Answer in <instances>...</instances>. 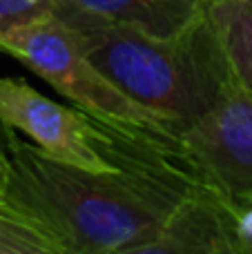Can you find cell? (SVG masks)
Wrapping results in <instances>:
<instances>
[{
    "instance_id": "1",
    "label": "cell",
    "mask_w": 252,
    "mask_h": 254,
    "mask_svg": "<svg viewBox=\"0 0 252 254\" xmlns=\"http://www.w3.org/2000/svg\"><path fill=\"white\" fill-rule=\"evenodd\" d=\"M194 188V176L172 163L89 172L11 131L0 149V203L40 225L65 254H138Z\"/></svg>"
},
{
    "instance_id": "2",
    "label": "cell",
    "mask_w": 252,
    "mask_h": 254,
    "mask_svg": "<svg viewBox=\"0 0 252 254\" xmlns=\"http://www.w3.org/2000/svg\"><path fill=\"white\" fill-rule=\"evenodd\" d=\"M69 29L85 56L121 92L177 121L181 129L203 116L235 78L205 9L170 36L119 22Z\"/></svg>"
},
{
    "instance_id": "3",
    "label": "cell",
    "mask_w": 252,
    "mask_h": 254,
    "mask_svg": "<svg viewBox=\"0 0 252 254\" xmlns=\"http://www.w3.org/2000/svg\"><path fill=\"white\" fill-rule=\"evenodd\" d=\"M0 49L25 63L34 74L74 101L80 112L103 125L181 147V125L121 92L85 56L71 29L54 13L45 11L2 27Z\"/></svg>"
},
{
    "instance_id": "4",
    "label": "cell",
    "mask_w": 252,
    "mask_h": 254,
    "mask_svg": "<svg viewBox=\"0 0 252 254\" xmlns=\"http://www.w3.org/2000/svg\"><path fill=\"white\" fill-rule=\"evenodd\" d=\"M179 140V158L196 183L237 210L252 205V96L235 78Z\"/></svg>"
},
{
    "instance_id": "5",
    "label": "cell",
    "mask_w": 252,
    "mask_h": 254,
    "mask_svg": "<svg viewBox=\"0 0 252 254\" xmlns=\"http://www.w3.org/2000/svg\"><path fill=\"white\" fill-rule=\"evenodd\" d=\"M0 123L61 163L89 172L121 170L101 152V121L43 96L22 78H0Z\"/></svg>"
},
{
    "instance_id": "6",
    "label": "cell",
    "mask_w": 252,
    "mask_h": 254,
    "mask_svg": "<svg viewBox=\"0 0 252 254\" xmlns=\"http://www.w3.org/2000/svg\"><path fill=\"white\" fill-rule=\"evenodd\" d=\"M235 212L237 207L199 185L174 205L154 239L138 254H241Z\"/></svg>"
},
{
    "instance_id": "7",
    "label": "cell",
    "mask_w": 252,
    "mask_h": 254,
    "mask_svg": "<svg viewBox=\"0 0 252 254\" xmlns=\"http://www.w3.org/2000/svg\"><path fill=\"white\" fill-rule=\"evenodd\" d=\"M205 4L208 0H49V13L67 27L119 22L170 36L190 25Z\"/></svg>"
},
{
    "instance_id": "8",
    "label": "cell",
    "mask_w": 252,
    "mask_h": 254,
    "mask_svg": "<svg viewBox=\"0 0 252 254\" xmlns=\"http://www.w3.org/2000/svg\"><path fill=\"white\" fill-rule=\"evenodd\" d=\"M205 11L235 80L252 96V0H208Z\"/></svg>"
},
{
    "instance_id": "9",
    "label": "cell",
    "mask_w": 252,
    "mask_h": 254,
    "mask_svg": "<svg viewBox=\"0 0 252 254\" xmlns=\"http://www.w3.org/2000/svg\"><path fill=\"white\" fill-rule=\"evenodd\" d=\"M0 254H65V250L40 225L0 203Z\"/></svg>"
},
{
    "instance_id": "10",
    "label": "cell",
    "mask_w": 252,
    "mask_h": 254,
    "mask_svg": "<svg viewBox=\"0 0 252 254\" xmlns=\"http://www.w3.org/2000/svg\"><path fill=\"white\" fill-rule=\"evenodd\" d=\"M49 11V0H0V29Z\"/></svg>"
}]
</instances>
